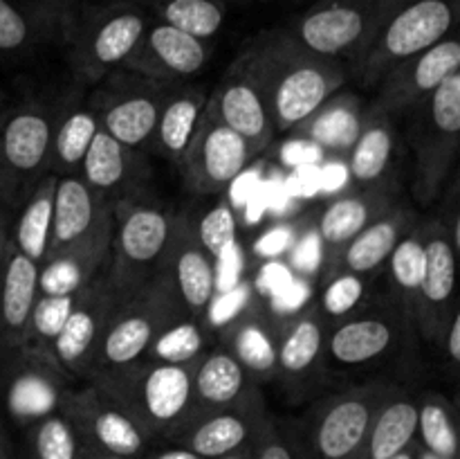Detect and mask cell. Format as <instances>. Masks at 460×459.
<instances>
[{"label":"cell","instance_id":"obj_1","mask_svg":"<svg viewBox=\"0 0 460 459\" xmlns=\"http://www.w3.org/2000/svg\"><path fill=\"white\" fill-rule=\"evenodd\" d=\"M234 61L261 88L277 133L299 129L350 76L344 61L310 52L286 27L252 36Z\"/></svg>","mask_w":460,"mask_h":459},{"label":"cell","instance_id":"obj_2","mask_svg":"<svg viewBox=\"0 0 460 459\" xmlns=\"http://www.w3.org/2000/svg\"><path fill=\"white\" fill-rule=\"evenodd\" d=\"M193 364L137 360L88 378L157 444L178 435L193 417Z\"/></svg>","mask_w":460,"mask_h":459},{"label":"cell","instance_id":"obj_3","mask_svg":"<svg viewBox=\"0 0 460 459\" xmlns=\"http://www.w3.org/2000/svg\"><path fill=\"white\" fill-rule=\"evenodd\" d=\"M153 21L144 0H88L63 22L61 40L79 84L97 86L119 70Z\"/></svg>","mask_w":460,"mask_h":459},{"label":"cell","instance_id":"obj_4","mask_svg":"<svg viewBox=\"0 0 460 459\" xmlns=\"http://www.w3.org/2000/svg\"><path fill=\"white\" fill-rule=\"evenodd\" d=\"M407 138L413 148L411 194L429 207L456 171L460 151V72L407 112Z\"/></svg>","mask_w":460,"mask_h":459},{"label":"cell","instance_id":"obj_5","mask_svg":"<svg viewBox=\"0 0 460 459\" xmlns=\"http://www.w3.org/2000/svg\"><path fill=\"white\" fill-rule=\"evenodd\" d=\"M391 387L394 381L371 378L319 396L301 421L304 459H359L377 408Z\"/></svg>","mask_w":460,"mask_h":459},{"label":"cell","instance_id":"obj_6","mask_svg":"<svg viewBox=\"0 0 460 459\" xmlns=\"http://www.w3.org/2000/svg\"><path fill=\"white\" fill-rule=\"evenodd\" d=\"M184 318L191 315L184 309L173 279L162 270L146 284L121 297L103 333L93 374L142 360L157 336Z\"/></svg>","mask_w":460,"mask_h":459},{"label":"cell","instance_id":"obj_7","mask_svg":"<svg viewBox=\"0 0 460 459\" xmlns=\"http://www.w3.org/2000/svg\"><path fill=\"white\" fill-rule=\"evenodd\" d=\"M173 212L142 196L112 202V237L106 279L121 297L162 273Z\"/></svg>","mask_w":460,"mask_h":459},{"label":"cell","instance_id":"obj_8","mask_svg":"<svg viewBox=\"0 0 460 459\" xmlns=\"http://www.w3.org/2000/svg\"><path fill=\"white\" fill-rule=\"evenodd\" d=\"M413 327L391 300H373L328 320L323 360L331 376L386 364L411 342Z\"/></svg>","mask_w":460,"mask_h":459},{"label":"cell","instance_id":"obj_9","mask_svg":"<svg viewBox=\"0 0 460 459\" xmlns=\"http://www.w3.org/2000/svg\"><path fill=\"white\" fill-rule=\"evenodd\" d=\"M460 0H411L386 18L362 57L349 70L362 88H373L398 63L425 52L456 32Z\"/></svg>","mask_w":460,"mask_h":459},{"label":"cell","instance_id":"obj_10","mask_svg":"<svg viewBox=\"0 0 460 459\" xmlns=\"http://www.w3.org/2000/svg\"><path fill=\"white\" fill-rule=\"evenodd\" d=\"M173 86L119 68L94 86L85 104L103 133L146 153L151 151L162 102Z\"/></svg>","mask_w":460,"mask_h":459},{"label":"cell","instance_id":"obj_11","mask_svg":"<svg viewBox=\"0 0 460 459\" xmlns=\"http://www.w3.org/2000/svg\"><path fill=\"white\" fill-rule=\"evenodd\" d=\"M377 14L380 0H314L286 30L310 52L350 66L376 36Z\"/></svg>","mask_w":460,"mask_h":459},{"label":"cell","instance_id":"obj_12","mask_svg":"<svg viewBox=\"0 0 460 459\" xmlns=\"http://www.w3.org/2000/svg\"><path fill=\"white\" fill-rule=\"evenodd\" d=\"M3 399L9 417L22 428L49 414L61 412L70 387V374L58 364L52 351L22 345L3 349Z\"/></svg>","mask_w":460,"mask_h":459},{"label":"cell","instance_id":"obj_13","mask_svg":"<svg viewBox=\"0 0 460 459\" xmlns=\"http://www.w3.org/2000/svg\"><path fill=\"white\" fill-rule=\"evenodd\" d=\"M328 318L319 302L304 306L286 318H274L277 331V378L290 400H304L317 394L331 374L323 360Z\"/></svg>","mask_w":460,"mask_h":459},{"label":"cell","instance_id":"obj_14","mask_svg":"<svg viewBox=\"0 0 460 459\" xmlns=\"http://www.w3.org/2000/svg\"><path fill=\"white\" fill-rule=\"evenodd\" d=\"M61 414L75 430L81 450L139 459L153 446L137 423L90 381L67 392Z\"/></svg>","mask_w":460,"mask_h":459},{"label":"cell","instance_id":"obj_15","mask_svg":"<svg viewBox=\"0 0 460 459\" xmlns=\"http://www.w3.org/2000/svg\"><path fill=\"white\" fill-rule=\"evenodd\" d=\"M254 160L250 144L205 111L178 169L189 192L214 196L225 192Z\"/></svg>","mask_w":460,"mask_h":459},{"label":"cell","instance_id":"obj_16","mask_svg":"<svg viewBox=\"0 0 460 459\" xmlns=\"http://www.w3.org/2000/svg\"><path fill=\"white\" fill-rule=\"evenodd\" d=\"M119 300L121 295L106 279V270L79 291L75 309L52 345V356L72 378L88 381L93 376L103 333Z\"/></svg>","mask_w":460,"mask_h":459},{"label":"cell","instance_id":"obj_17","mask_svg":"<svg viewBox=\"0 0 460 459\" xmlns=\"http://www.w3.org/2000/svg\"><path fill=\"white\" fill-rule=\"evenodd\" d=\"M425 234V277L413 309V331L429 345L440 346L449 320L460 310L456 300V248L434 216L422 220Z\"/></svg>","mask_w":460,"mask_h":459},{"label":"cell","instance_id":"obj_18","mask_svg":"<svg viewBox=\"0 0 460 459\" xmlns=\"http://www.w3.org/2000/svg\"><path fill=\"white\" fill-rule=\"evenodd\" d=\"M57 104L27 99L0 115V165L13 183L34 184L48 174Z\"/></svg>","mask_w":460,"mask_h":459},{"label":"cell","instance_id":"obj_19","mask_svg":"<svg viewBox=\"0 0 460 459\" xmlns=\"http://www.w3.org/2000/svg\"><path fill=\"white\" fill-rule=\"evenodd\" d=\"M456 72H460V40L456 32H452L425 52L391 68L376 86L371 106L400 122Z\"/></svg>","mask_w":460,"mask_h":459},{"label":"cell","instance_id":"obj_20","mask_svg":"<svg viewBox=\"0 0 460 459\" xmlns=\"http://www.w3.org/2000/svg\"><path fill=\"white\" fill-rule=\"evenodd\" d=\"M268 418L263 390L256 387L238 403L193 417L166 444L182 446L202 459H218L254 444Z\"/></svg>","mask_w":460,"mask_h":459},{"label":"cell","instance_id":"obj_21","mask_svg":"<svg viewBox=\"0 0 460 459\" xmlns=\"http://www.w3.org/2000/svg\"><path fill=\"white\" fill-rule=\"evenodd\" d=\"M162 270L173 279L187 313L205 324L214 304L218 273L216 256L205 248L198 223L187 212H173V228Z\"/></svg>","mask_w":460,"mask_h":459},{"label":"cell","instance_id":"obj_22","mask_svg":"<svg viewBox=\"0 0 460 459\" xmlns=\"http://www.w3.org/2000/svg\"><path fill=\"white\" fill-rule=\"evenodd\" d=\"M106 234H112V202L90 189L79 174L57 176L52 234L45 259Z\"/></svg>","mask_w":460,"mask_h":459},{"label":"cell","instance_id":"obj_23","mask_svg":"<svg viewBox=\"0 0 460 459\" xmlns=\"http://www.w3.org/2000/svg\"><path fill=\"white\" fill-rule=\"evenodd\" d=\"M209 54V43L153 18L121 68L146 79L180 84L202 72Z\"/></svg>","mask_w":460,"mask_h":459},{"label":"cell","instance_id":"obj_24","mask_svg":"<svg viewBox=\"0 0 460 459\" xmlns=\"http://www.w3.org/2000/svg\"><path fill=\"white\" fill-rule=\"evenodd\" d=\"M207 111L234 133L241 135L256 158L272 144L277 135L263 93L236 61H232L223 79L209 93Z\"/></svg>","mask_w":460,"mask_h":459},{"label":"cell","instance_id":"obj_25","mask_svg":"<svg viewBox=\"0 0 460 459\" xmlns=\"http://www.w3.org/2000/svg\"><path fill=\"white\" fill-rule=\"evenodd\" d=\"M151 174V162L146 153L117 142L102 129L90 142L79 169L85 184L111 202L142 196Z\"/></svg>","mask_w":460,"mask_h":459},{"label":"cell","instance_id":"obj_26","mask_svg":"<svg viewBox=\"0 0 460 459\" xmlns=\"http://www.w3.org/2000/svg\"><path fill=\"white\" fill-rule=\"evenodd\" d=\"M418 214L413 207L398 202L385 216L355 234L346 246L323 261V279L335 274H355L367 279L389 261L391 252L416 228Z\"/></svg>","mask_w":460,"mask_h":459},{"label":"cell","instance_id":"obj_27","mask_svg":"<svg viewBox=\"0 0 460 459\" xmlns=\"http://www.w3.org/2000/svg\"><path fill=\"white\" fill-rule=\"evenodd\" d=\"M400 202L398 184L386 183L376 187H350L331 198L319 212L317 230L323 246V256H332L341 246L362 232L367 225L385 216Z\"/></svg>","mask_w":460,"mask_h":459},{"label":"cell","instance_id":"obj_28","mask_svg":"<svg viewBox=\"0 0 460 459\" xmlns=\"http://www.w3.org/2000/svg\"><path fill=\"white\" fill-rule=\"evenodd\" d=\"M395 144H398V120L377 111L376 106H368L362 112L358 138L346 156L350 187L395 183Z\"/></svg>","mask_w":460,"mask_h":459},{"label":"cell","instance_id":"obj_29","mask_svg":"<svg viewBox=\"0 0 460 459\" xmlns=\"http://www.w3.org/2000/svg\"><path fill=\"white\" fill-rule=\"evenodd\" d=\"M40 295V264L12 243L0 273V349L25 345L27 322Z\"/></svg>","mask_w":460,"mask_h":459},{"label":"cell","instance_id":"obj_30","mask_svg":"<svg viewBox=\"0 0 460 459\" xmlns=\"http://www.w3.org/2000/svg\"><path fill=\"white\" fill-rule=\"evenodd\" d=\"M220 346L229 351L256 382L277 378V331L274 318L261 306L243 309L220 331Z\"/></svg>","mask_w":460,"mask_h":459},{"label":"cell","instance_id":"obj_31","mask_svg":"<svg viewBox=\"0 0 460 459\" xmlns=\"http://www.w3.org/2000/svg\"><path fill=\"white\" fill-rule=\"evenodd\" d=\"M207 102H209V93L205 86L187 84V81L175 84L162 102L155 130H153L151 151L178 166L200 126Z\"/></svg>","mask_w":460,"mask_h":459},{"label":"cell","instance_id":"obj_32","mask_svg":"<svg viewBox=\"0 0 460 459\" xmlns=\"http://www.w3.org/2000/svg\"><path fill=\"white\" fill-rule=\"evenodd\" d=\"M256 387L259 382L225 346L207 349L193 364V417L238 403Z\"/></svg>","mask_w":460,"mask_h":459},{"label":"cell","instance_id":"obj_33","mask_svg":"<svg viewBox=\"0 0 460 459\" xmlns=\"http://www.w3.org/2000/svg\"><path fill=\"white\" fill-rule=\"evenodd\" d=\"M418 399L420 392L394 382L377 408L359 459H391L416 444Z\"/></svg>","mask_w":460,"mask_h":459},{"label":"cell","instance_id":"obj_34","mask_svg":"<svg viewBox=\"0 0 460 459\" xmlns=\"http://www.w3.org/2000/svg\"><path fill=\"white\" fill-rule=\"evenodd\" d=\"M97 117L81 102L76 94H70L57 104V120H54L52 151H49L48 174L75 176L79 174L81 162L88 153L90 142L97 135Z\"/></svg>","mask_w":460,"mask_h":459},{"label":"cell","instance_id":"obj_35","mask_svg":"<svg viewBox=\"0 0 460 459\" xmlns=\"http://www.w3.org/2000/svg\"><path fill=\"white\" fill-rule=\"evenodd\" d=\"M111 237H99L79 248L54 255L40 264V292L43 295H70L88 286L106 270Z\"/></svg>","mask_w":460,"mask_h":459},{"label":"cell","instance_id":"obj_36","mask_svg":"<svg viewBox=\"0 0 460 459\" xmlns=\"http://www.w3.org/2000/svg\"><path fill=\"white\" fill-rule=\"evenodd\" d=\"M61 34V21L31 0H0V57H27Z\"/></svg>","mask_w":460,"mask_h":459},{"label":"cell","instance_id":"obj_37","mask_svg":"<svg viewBox=\"0 0 460 459\" xmlns=\"http://www.w3.org/2000/svg\"><path fill=\"white\" fill-rule=\"evenodd\" d=\"M362 112L359 99L340 90L295 130L301 138L322 147L323 151L346 158L358 138Z\"/></svg>","mask_w":460,"mask_h":459},{"label":"cell","instance_id":"obj_38","mask_svg":"<svg viewBox=\"0 0 460 459\" xmlns=\"http://www.w3.org/2000/svg\"><path fill=\"white\" fill-rule=\"evenodd\" d=\"M54 189H57V176H40L30 187V194H27L16 220L12 223L13 248L21 250L25 256H30L31 261H36V264H43L49 248L54 214Z\"/></svg>","mask_w":460,"mask_h":459},{"label":"cell","instance_id":"obj_39","mask_svg":"<svg viewBox=\"0 0 460 459\" xmlns=\"http://www.w3.org/2000/svg\"><path fill=\"white\" fill-rule=\"evenodd\" d=\"M425 234H422L420 219H418L416 228L395 246L389 261L385 264L389 268L391 302L398 306V310L409 322L413 318L418 292H420L422 277H425Z\"/></svg>","mask_w":460,"mask_h":459},{"label":"cell","instance_id":"obj_40","mask_svg":"<svg viewBox=\"0 0 460 459\" xmlns=\"http://www.w3.org/2000/svg\"><path fill=\"white\" fill-rule=\"evenodd\" d=\"M416 439L436 459L458 457V423L456 408L440 392H420L418 399Z\"/></svg>","mask_w":460,"mask_h":459},{"label":"cell","instance_id":"obj_41","mask_svg":"<svg viewBox=\"0 0 460 459\" xmlns=\"http://www.w3.org/2000/svg\"><path fill=\"white\" fill-rule=\"evenodd\" d=\"M225 0H148L153 18L184 34L209 43L223 30L227 7Z\"/></svg>","mask_w":460,"mask_h":459},{"label":"cell","instance_id":"obj_42","mask_svg":"<svg viewBox=\"0 0 460 459\" xmlns=\"http://www.w3.org/2000/svg\"><path fill=\"white\" fill-rule=\"evenodd\" d=\"M79 441L61 412L25 426L22 450L16 459H79Z\"/></svg>","mask_w":460,"mask_h":459},{"label":"cell","instance_id":"obj_43","mask_svg":"<svg viewBox=\"0 0 460 459\" xmlns=\"http://www.w3.org/2000/svg\"><path fill=\"white\" fill-rule=\"evenodd\" d=\"M207 349L209 346H207L205 324L193 318H184L175 322L173 327L166 328V331H162L144 358L169 364H191Z\"/></svg>","mask_w":460,"mask_h":459},{"label":"cell","instance_id":"obj_44","mask_svg":"<svg viewBox=\"0 0 460 459\" xmlns=\"http://www.w3.org/2000/svg\"><path fill=\"white\" fill-rule=\"evenodd\" d=\"M76 295L79 292H70V295H43L40 292L34 309H31L30 322H27L25 345L52 351L58 331H61L67 315L75 309Z\"/></svg>","mask_w":460,"mask_h":459},{"label":"cell","instance_id":"obj_45","mask_svg":"<svg viewBox=\"0 0 460 459\" xmlns=\"http://www.w3.org/2000/svg\"><path fill=\"white\" fill-rule=\"evenodd\" d=\"M364 282L367 279L355 277V274H335V277L323 279L326 286H323V295L319 300V309L323 310L328 320L341 318L362 300Z\"/></svg>","mask_w":460,"mask_h":459},{"label":"cell","instance_id":"obj_46","mask_svg":"<svg viewBox=\"0 0 460 459\" xmlns=\"http://www.w3.org/2000/svg\"><path fill=\"white\" fill-rule=\"evenodd\" d=\"M254 459H304V454L292 432L270 417L254 441Z\"/></svg>","mask_w":460,"mask_h":459},{"label":"cell","instance_id":"obj_47","mask_svg":"<svg viewBox=\"0 0 460 459\" xmlns=\"http://www.w3.org/2000/svg\"><path fill=\"white\" fill-rule=\"evenodd\" d=\"M198 232H200V238L202 243H205L207 250L218 259L223 248L232 241L234 232H236L232 210H229L227 205H223L216 212H211L209 219H207L202 225H198Z\"/></svg>","mask_w":460,"mask_h":459},{"label":"cell","instance_id":"obj_48","mask_svg":"<svg viewBox=\"0 0 460 459\" xmlns=\"http://www.w3.org/2000/svg\"><path fill=\"white\" fill-rule=\"evenodd\" d=\"M443 205H440V214L434 216L440 223V228L447 234L449 243L460 252V176L458 169L449 176L447 184H445L443 194Z\"/></svg>","mask_w":460,"mask_h":459},{"label":"cell","instance_id":"obj_49","mask_svg":"<svg viewBox=\"0 0 460 459\" xmlns=\"http://www.w3.org/2000/svg\"><path fill=\"white\" fill-rule=\"evenodd\" d=\"M438 349L443 351V356L447 358V363L452 364V369H456L460 363V310H456L454 318L449 320Z\"/></svg>","mask_w":460,"mask_h":459},{"label":"cell","instance_id":"obj_50","mask_svg":"<svg viewBox=\"0 0 460 459\" xmlns=\"http://www.w3.org/2000/svg\"><path fill=\"white\" fill-rule=\"evenodd\" d=\"M139 459H202V457L200 454L191 453V450L182 448V446L166 444V446H162V448H153L151 446V448H148Z\"/></svg>","mask_w":460,"mask_h":459},{"label":"cell","instance_id":"obj_51","mask_svg":"<svg viewBox=\"0 0 460 459\" xmlns=\"http://www.w3.org/2000/svg\"><path fill=\"white\" fill-rule=\"evenodd\" d=\"M31 3H36L39 7H43L45 12H49L52 16H57L63 25V22H66V18L70 16V14L79 7V4L88 3V0H31Z\"/></svg>","mask_w":460,"mask_h":459},{"label":"cell","instance_id":"obj_52","mask_svg":"<svg viewBox=\"0 0 460 459\" xmlns=\"http://www.w3.org/2000/svg\"><path fill=\"white\" fill-rule=\"evenodd\" d=\"M288 243H290V230L281 228V232L265 234L259 241V250L265 252V255H277V252L286 250Z\"/></svg>","mask_w":460,"mask_h":459},{"label":"cell","instance_id":"obj_53","mask_svg":"<svg viewBox=\"0 0 460 459\" xmlns=\"http://www.w3.org/2000/svg\"><path fill=\"white\" fill-rule=\"evenodd\" d=\"M9 248H12V225H9L4 210H0V273H3L4 261H7Z\"/></svg>","mask_w":460,"mask_h":459},{"label":"cell","instance_id":"obj_54","mask_svg":"<svg viewBox=\"0 0 460 459\" xmlns=\"http://www.w3.org/2000/svg\"><path fill=\"white\" fill-rule=\"evenodd\" d=\"M407 3H411V0H380V14H377V32H380V27L385 25L386 18H389L391 14H395L400 7H404ZM377 32H376V34H377Z\"/></svg>","mask_w":460,"mask_h":459},{"label":"cell","instance_id":"obj_55","mask_svg":"<svg viewBox=\"0 0 460 459\" xmlns=\"http://www.w3.org/2000/svg\"><path fill=\"white\" fill-rule=\"evenodd\" d=\"M0 459H16L12 439H9L7 430L3 426H0Z\"/></svg>","mask_w":460,"mask_h":459},{"label":"cell","instance_id":"obj_56","mask_svg":"<svg viewBox=\"0 0 460 459\" xmlns=\"http://www.w3.org/2000/svg\"><path fill=\"white\" fill-rule=\"evenodd\" d=\"M12 189H13V180H12V176H9L7 171H4V166L0 165V210H3L4 198L9 196V192H12Z\"/></svg>","mask_w":460,"mask_h":459},{"label":"cell","instance_id":"obj_57","mask_svg":"<svg viewBox=\"0 0 460 459\" xmlns=\"http://www.w3.org/2000/svg\"><path fill=\"white\" fill-rule=\"evenodd\" d=\"M218 459H254V444L245 446V448L236 450V453L223 454V457H218Z\"/></svg>","mask_w":460,"mask_h":459},{"label":"cell","instance_id":"obj_58","mask_svg":"<svg viewBox=\"0 0 460 459\" xmlns=\"http://www.w3.org/2000/svg\"><path fill=\"white\" fill-rule=\"evenodd\" d=\"M391 459H420V446L411 444L407 450H402V453H398Z\"/></svg>","mask_w":460,"mask_h":459},{"label":"cell","instance_id":"obj_59","mask_svg":"<svg viewBox=\"0 0 460 459\" xmlns=\"http://www.w3.org/2000/svg\"><path fill=\"white\" fill-rule=\"evenodd\" d=\"M79 459H130V457H117V454H102V453H90V450H79Z\"/></svg>","mask_w":460,"mask_h":459},{"label":"cell","instance_id":"obj_60","mask_svg":"<svg viewBox=\"0 0 460 459\" xmlns=\"http://www.w3.org/2000/svg\"><path fill=\"white\" fill-rule=\"evenodd\" d=\"M225 3H229V0H225ZM234 3H252V0H234Z\"/></svg>","mask_w":460,"mask_h":459}]
</instances>
